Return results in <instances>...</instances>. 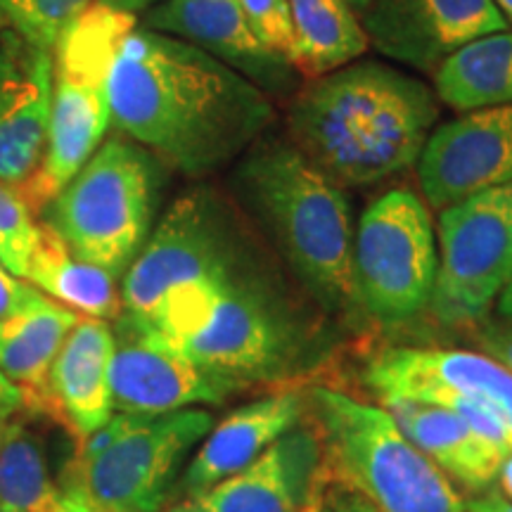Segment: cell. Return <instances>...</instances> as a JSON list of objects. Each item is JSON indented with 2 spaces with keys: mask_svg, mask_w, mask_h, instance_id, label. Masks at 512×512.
<instances>
[{
  "mask_svg": "<svg viewBox=\"0 0 512 512\" xmlns=\"http://www.w3.org/2000/svg\"><path fill=\"white\" fill-rule=\"evenodd\" d=\"M112 332L114 413L162 415L219 406L233 394L143 320L119 313Z\"/></svg>",
  "mask_w": 512,
  "mask_h": 512,
  "instance_id": "obj_13",
  "label": "cell"
},
{
  "mask_svg": "<svg viewBox=\"0 0 512 512\" xmlns=\"http://www.w3.org/2000/svg\"><path fill=\"white\" fill-rule=\"evenodd\" d=\"M494 5L503 15L505 22H508V27L512 29V0H494Z\"/></svg>",
  "mask_w": 512,
  "mask_h": 512,
  "instance_id": "obj_40",
  "label": "cell"
},
{
  "mask_svg": "<svg viewBox=\"0 0 512 512\" xmlns=\"http://www.w3.org/2000/svg\"><path fill=\"white\" fill-rule=\"evenodd\" d=\"M38 238V223L22 192L0 183V264L24 280Z\"/></svg>",
  "mask_w": 512,
  "mask_h": 512,
  "instance_id": "obj_28",
  "label": "cell"
},
{
  "mask_svg": "<svg viewBox=\"0 0 512 512\" xmlns=\"http://www.w3.org/2000/svg\"><path fill=\"white\" fill-rule=\"evenodd\" d=\"M479 347L484 349L486 356L501 363L505 370L512 373V320L498 325H482L479 330Z\"/></svg>",
  "mask_w": 512,
  "mask_h": 512,
  "instance_id": "obj_30",
  "label": "cell"
},
{
  "mask_svg": "<svg viewBox=\"0 0 512 512\" xmlns=\"http://www.w3.org/2000/svg\"><path fill=\"white\" fill-rule=\"evenodd\" d=\"M24 403H27V396H24L22 389L15 382H10L0 370V418H12V415L22 411Z\"/></svg>",
  "mask_w": 512,
  "mask_h": 512,
  "instance_id": "obj_33",
  "label": "cell"
},
{
  "mask_svg": "<svg viewBox=\"0 0 512 512\" xmlns=\"http://www.w3.org/2000/svg\"><path fill=\"white\" fill-rule=\"evenodd\" d=\"M294 31L292 69L306 79L356 62L370 48L358 12L347 0H287Z\"/></svg>",
  "mask_w": 512,
  "mask_h": 512,
  "instance_id": "obj_25",
  "label": "cell"
},
{
  "mask_svg": "<svg viewBox=\"0 0 512 512\" xmlns=\"http://www.w3.org/2000/svg\"><path fill=\"white\" fill-rule=\"evenodd\" d=\"M53 50L0 31V183L22 190L48 145Z\"/></svg>",
  "mask_w": 512,
  "mask_h": 512,
  "instance_id": "obj_16",
  "label": "cell"
},
{
  "mask_svg": "<svg viewBox=\"0 0 512 512\" xmlns=\"http://www.w3.org/2000/svg\"><path fill=\"white\" fill-rule=\"evenodd\" d=\"M143 323L233 392L275 380L297 356L290 320L264 287L235 268L176 287Z\"/></svg>",
  "mask_w": 512,
  "mask_h": 512,
  "instance_id": "obj_4",
  "label": "cell"
},
{
  "mask_svg": "<svg viewBox=\"0 0 512 512\" xmlns=\"http://www.w3.org/2000/svg\"><path fill=\"white\" fill-rule=\"evenodd\" d=\"M439 98L418 76L351 62L311 79L292 100L290 143L339 188L392 178L418 164L439 124Z\"/></svg>",
  "mask_w": 512,
  "mask_h": 512,
  "instance_id": "obj_2",
  "label": "cell"
},
{
  "mask_svg": "<svg viewBox=\"0 0 512 512\" xmlns=\"http://www.w3.org/2000/svg\"><path fill=\"white\" fill-rule=\"evenodd\" d=\"M38 294L41 292L34 285L22 283V278H15L8 268L0 264V318L24 309Z\"/></svg>",
  "mask_w": 512,
  "mask_h": 512,
  "instance_id": "obj_31",
  "label": "cell"
},
{
  "mask_svg": "<svg viewBox=\"0 0 512 512\" xmlns=\"http://www.w3.org/2000/svg\"><path fill=\"white\" fill-rule=\"evenodd\" d=\"M363 382L377 399H408L434 406L484 403L512 434V373L479 351L394 347L368 361Z\"/></svg>",
  "mask_w": 512,
  "mask_h": 512,
  "instance_id": "obj_12",
  "label": "cell"
},
{
  "mask_svg": "<svg viewBox=\"0 0 512 512\" xmlns=\"http://www.w3.org/2000/svg\"><path fill=\"white\" fill-rule=\"evenodd\" d=\"M306 408L309 401L304 394L292 389L235 408L200 441L195 458L185 467L178 491L183 498L197 496L254 463L283 434L302 425Z\"/></svg>",
  "mask_w": 512,
  "mask_h": 512,
  "instance_id": "obj_19",
  "label": "cell"
},
{
  "mask_svg": "<svg viewBox=\"0 0 512 512\" xmlns=\"http://www.w3.org/2000/svg\"><path fill=\"white\" fill-rule=\"evenodd\" d=\"M347 3L358 12V15H363V12H366L370 5H373V0H347Z\"/></svg>",
  "mask_w": 512,
  "mask_h": 512,
  "instance_id": "obj_41",
  "label": "cell"
},
{
  "mask_svg": "<svg viewBox=\"0 0 512 512\" xmlns=\"http://www.w3.org/2000/svg\"><path fill=\"white\" fill-rule=\"evenodd\" d=\"M320 472L323 446L316 427L297 425L254 463L166 512H306Z\"/></svg>",
  "mask_w": 512,
  "mask_h": 512,
  "instance_id": "obj_17",
  "label": "cell"
},
{
  "mask_svg": "<svg viewBox=\"0 0 512 512\" xmlns=\"http://www.w3.org/2000/svg\"><path fill=\"white\" fill-rule=\"evenodd\" d=\"M494 484L498 486V494L512 501V451L501 460V467H498Z\"/></svg>",
  "mask_w": 512,
  "mask_h": 512,
  "instance_id": "obj_36",
  "label": "cell"
},
{
  "mask_svg": "<svg viewBox=\"0 0 512 512\" xmlns=\"http://www.w3.org/2000/svg\"><path fill=\"white\" fill-rule=\"evenodd\" d=\"M235 268L233 233L219 200L188 192L166 211L121 285V313L147 320L176 287L216 278Z\"/></svg>",
  "mask_w": 512,
  "mask_h": 512,
  "instance_id": "obj_11",
  "label": "cell"
},
{
  "mask_svg": "<svg viewBox=\"0 0 512 512\" xmlns=\"http://www.w3.org/2000/svg\"><path fill=\"white\" fill-rule=\"evenodd\" d=\"M136 27V15L91 3L57 38L46 155L36 176L19 190L31 209L46 207L102 145L112 121L107 98L112 60Z\"/></svg>",
  "mask_w": 512,
  "mask_h": 512,
  "instance_id": "obj_6",
  "label": "cell"
},
{
  "mask_svg": "<svg viewBox=\"0 0 512 512\" xmlns=\"http://www.w3.org/2000/svg\"><path fill=\"white\" fill-rule=\"evenodd\" d=\"M152 202V155L117 136L105 140L41 211L69 252L119 278L147 242Z\"/></svg>",
  "mask_w": 512,
  "mask_h": 512,
  "instance_id": "obj_7",
  "label": "cell"
},
{
  "mask_svg": "<svg viewBox=\"0 0 512 512\" xmlns=\"http://www.w3.org/2000/svg\"><path fill=\"white\" fill-rule=\"evenodd\" d=\"M434 93L456 112L512 105V29L465 43L434 69Z\"/></svg>",
  "mask_w": 512,
  "mask_h": 512,
  "instance_id": "obj_24",
  "label": "cell"
},
{
  "mask_svg": "<svg viewBox=\"0 0 512 512\" xmlns=\"http://www.w3.org/2000/svg\"><path fill=\"white\" fill-rule=\"evenodd\" d=\"M370 46L413 69L437 64L465 43L510 29L494 0H373L363 12Z\"/></svg>",
  "mask_w": 512,
  "mask_h": 512,
  "instance_id": "obj_15",
  "label": "cell"
},
{
  "mask_svg": "<svg viewBox=\"0 0 512 512\" xmlns=\"http://www.w3.org/2000/svg\"><path fill=\"white\" fill-rule=\"evenodd\" d=\"M320 512H375V508L368 501H363L361 496L354 494V491L344 489V486L332 484L325 479Z\"/></svg>",
  "mask_w": 512,
  "mask_h": 512,
  "instance_id": "obj_32",
  "label": "cell"
},
{
  "mask_svg": "<svg viewBox=\"0 0 512 512\" xmlns=\"http://www.w3.org/2000/svg\"><path fill=\"white\" fill-rule=\"evenodd\" d=\"M323 446V475L375 512H465L444 472L403 434L384 406L332 387L306 396Z\"/></svg>",
  "mask_w": 512,
  "mask_h": 512,
  "instance_id": "obj_5",
  "label": "cell"
},
{
  "mask_svg": "<svg viewBox=\"0 0 512 512\" xmlns=\"http://www.w3.org/2000/svg\"><path fill=\"white\" fill-rule=\"evenodd\" d=\"M382 406L392 413L418 451L451 482H460L470 491H486L496 482L505 453L477 437L451 408L408 399H387Z\"/></svg>",
  "mask_w": 512,
  "mask_h": 512,
  "instance_id": "obj_21",
  "label": "cell"
},
{
  "mask_svg": "<svg viewBox=\"0 0 512 512\" xmlns=\"http://www.w3.org/2000/svg\"><path fill=\"white\" fill-rule=\"evenodd\" d=\"M114 332L102 318L81 316L50 370V401L57 403L76 437L86 439L114 415Z\"/></svg>",
  "mask_w": 512,
  "mask_h": 512,
  "instance_id": "obj_20",
  "label": "cell"
},
{
  "mask_svg": "<svg viewBox=\"0 0 512 512\" xmlns=\"http://www.w3.org/2000/svg\"><path fill=\"white\" fill-rule=\"evenodd\" d=\"M112 121L183 176L202 178L252 150L275 117L254 81L181 38L128 31L107 79Z\"/></svg>",
  "mask_w": 512,
  "mask_h": 512,
  "instance_id": "obj_1",
  "label": "cell"
},
{
  "mask_svg": "<svg viewBox=\"0 0 512 512\" xmlns=\"http://www.w3.org/2000/svg\"><path fill=\"white\" fill-rule=\"evenodd\" d=\"M240 3L261 43L271 53L290 62L294 50V31L287 0H240Z\"/></svg>",
  "mask_w": 512,
  "mask_h": 512,
  "instance_id": "obj_29",
  "label": "cell"
},
{
  "mask_svg": "<svg viewBox=\"0 0 512 512\" xmlns=\"http://www.w3.org/2000/svg\"><path fill=\"white\" fill-rule=\"evenodd\" d=\"M238 181L313 297L330 311H354V221L342 188L285 140H259Z\"/></svg>",
  "mask_w": 512,
  "mask_h": 512,
  "instance_id": "obj_3",
  "label": "cell"
},
{
  "mask_svg": "<svg viewBox=\"0 0 512 512\" xmlns=\"http://www.w3.org/2000/svg\"><path fill=\"white\" fill-rule=\"evenodd\" d=\"M496 311L503 320H512V283L505 287V290L501 292V297H498Z\"/></svg>",
  "mask_w": 512,
  "mask_h": 512,
  "instance_id": "obj_38",
  "label": "cell"
},
{
  "mask_svg": "<svg viewBox=\"0 0 512 512\" xmlns=\"http://www.w3.org/2000/svg\"><path fill=\"white\" fill-rule=\"evenodd\" d=\"M79 318L81 313L43 292L24 309L0 318V370L22 389L27 401H50V370Z\"/></svg>",
  "mask_w": 512,
  "mask_h": 512,
  "instance_id": "obj_22",
  "label": "cell"
},
{
  "mask_svg": "<svg viewBox=\"0 0 512 512\" xmlns=\"http://www.w3.org/2000/svg\"><path fill=\"white\" fill-rule=\"evenodd\" d=\"M323 489H325V475H323V472H320V477L316 479V484H313V491H311L309 505H306V512H320V501H323Z\"/></svg>",
  "mask_w": 512,
  "mask_h": 512,
  "instance_id": "obj_39",
  "label": "cell"
},
{
  "mask_svg": "<svg viewBox=\"0 0 512 512\" xmlns=\"http://www.w3.org/2000/svg\"><path fill=\"white\" fill-rule=\"evenodd\" d=\"M62 486L50 479L34 434L10 420L0 446V512H60Z\"/></svg>",
  "mask_w": 512,
  "mask_h": 512,
  "instance_id": "obj_26",
  "label": "cell"
},
{
  "mask_svg": "<svg viewBox=\"0 0 512 512\" xmlns=\"http://www.w3.org/2000/svg\"><path fill=\"white\" fill-rule=\"evenodd\" d=\"M465 512H512V501L503 498L498 491H486L484 496L465 501Z\"/></svg>",
  "mask_w": 512,
  "mask_h": 512,
  "instance_id": "obj_34",
  "label": "cell"
},
{
  "mask_svg": "<svg viewBox=\"0 0 512 512\" xmlns=\"http://www.w3.org/2000/svg\"><path fill=\"white\" fill-rule=\"evenodd\" d=\"M93 0H0V17L24 41L53 50L62 31Z\"/></svg>",
  "mask_w": 512,
  "mask_h": 512,
  "instance_id": "obj_27",
  "label": "cell"
},
{
  "mask_svg": "<svg viewBox=\"0 0 512 512\" xmlns=\"http://www.w3.org/2000/svg\"><path fill=\"white\" fill-rule=\"evenodd\" d=\"M439 273L432 214L418 192L396 188L368 204L354 228L356 309L382 325H401L430 309Z\"/></svg>",
  "mask_w": 512,
  "mask_h": 512,
  "instance_id": "obj_9",
  "label": "cell"
},
{
  "mask_svg": "<svg viewBox=\"0 0 512 512\" xmlns=\"http://www.w3.org/2000/svg\"><path fill=\"white\" fill-rule=\"evenodd\" d=\"M140 27L204 50L266 93H285L297 74L261 43L240 0H159L145 10Z\"/></svg>",
  "mask_w": 512,
  "mask_h": 512,
  "instance_id": "obj_18",
  "label": "cell"
},
{
  "mask_svg": "<svg viewBox=\"0 0 512 512\" xmlns=\"http://www.w3.org/2000/svg\"><path fill=\"white\" fill-rule=\"evenodd\" d=\"M24 280L81 316L117 320L121 313L117 278L74 256L46 223H38V238Z\"/></svg>",
  "mask_w": 512,
  "mask_h": 512,
  "instance_id": "obj_23",
  "label": "cell"
},
{
  "mask_svg": "<svg viewBox=\"0 0 512 512\" xmlns=\"http://www.w3.org/2000/svg\"><path fill=\"white\" fill-rule=\"evenodd\" d=\"M418 183L427 207L446 209L512 181V105L463 112L437 124L422 147Z\"/></svg>",
  "mask_w": 512,
  "mask_h": 512,
  "instance_id": "obj_14",
  "label": "cell"
},
{
  "mask_svg": "<svg viewBox=\"0 0 512 512\" xmlns=\"http://www.w3.org/2000/svg\"><path fill=\"white\" fill-rule=\"evenodd\" d=\"M10 420H12V418H0V446H3V441H5V434H8Z\"/></svg>",
  "mask_w": 512,
  "mask_h": 512,
  "instance_id": "obj_42",
  "label": "cell"
},
{
  "mask_svg": "<svg viewBox=\"0 0 512 512\" xmlns=\"http://www.w3.org/2000/svg\"><path fill=\"white\" fill-rule=\"evenodd\" d=\"M439 273L430 302L441 325H479L512 283V181L439 214Z\"/></svg>",
  "mask_w": 512,
  "mask_h": 512,
  "instance_id": "obj_10",
  "label": "cell"
},
{
  "mask_svg": "<svg viewBox=\"0 0 512 512\" xmlns=\"http://www.w3.org/2000/svg\"><path fill=\"white\" fill-rule=\"evenodd\" d=\"M214 418L204 408L162 415H112L83 439L67 486L100 512H162L192 446Z\"/></svg>",
  "mask_w": 512,
  "mask_h": 512,
  "instance_id": "obj_8",
  "label": "cell"
},
{
  "mask_svg": "<svg viewBox=\"0 0 512 512\" xmlns=\"http://www.w3.org/2000/svg\"><path fill=\"white\" fill-rule=\"evenodd\" d=\"M98 3L107 5V8L128 12V15H138V12L150 10L152 5L159 3V0H98Z\"/></svg>",
  "mask_w": 512,
  "mask_h": 512,
  "instance_id": "obj_37",
  "label": "cell"
},
{
  "mask_svg": "<svg viewBox=\"0 0 512 512\" xmlns=\"http://www.w3.org/2000/svg\"><path fill=\"white\" fill-rule=\"evenodd\" d=\"M60 512H100L95 510L91 503L83 498L79 491L74 489V486H62V505H60Z\"/></svg>",
  "mask_w": 512,
  "mask_h": 512,
  "instance_id": "obj_35",
  "label": "cell"
}]
</instances>
